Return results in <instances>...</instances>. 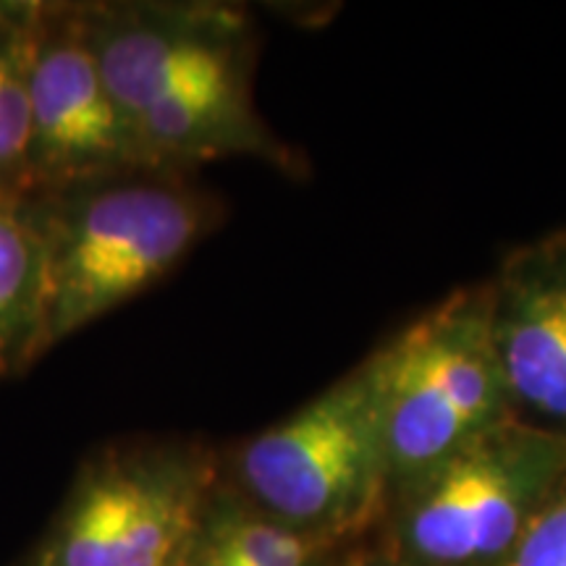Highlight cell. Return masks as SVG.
Instances as JSON below:
<instances>
[{
  "label": "cell",
  "instance_id": "8",
  "mask_svg": "<svg viewBox=\"0 0 566 566\" xmlns=\"http://www.w3.org/2000/svg\"><path fill=\"white\" fill-rule=\"evenodd\" d=\"M483 286L514 415L566 433V226L512 247Z\"/></svg>",
  "mask_w": 566,
  "mask_h": 566
},
{
  "label": "cell",
  "instance_id": "10",
  "mask_svg": "<svg viewBox=\"0 0 566 566\" xmlns=\"http://www.w3.org/2000/svg\"><path fill=\"white\" fill-rule=\"evenodd\" d=\"M202 537L233 566H349L363 548H344L296 533L252 509L221 478L205 512Z\"/></svg>",
  "mask_w": 566,
  "mask_h": 566
},
{
  "label": "cell",
  "instance_id": "11",
  "mask_svg": "<svg viewBox=\"0 0 566 566\" xmlns=\"http://www.w3.org/2000/svg\"><path fill=\"white\" fill-rule=\"evenodd\" d=\"M42 0H0V197L30 200V87Z\"/></svg>",
  "mask_w": 566,
  "mask_h": 566
},
{
  "label": "cell",
  "instance_id": "9",
  "mask_svg": "<svg viewBox=\"0 0 566 566\" xmlns=\"http://www.w3.org/2000/svg\"><path fill=\"white\" fill-rule=\"evenodd\" d=\"M45 242L30 200L0 197V378H17L48 349Z\"/></svg>",
  "mask_w": 566,
  "mask_h": 566
},
{
  "label": "cell",
  "instance_id": "3",
  "mask_svg": "<svg viewBox=\"0 0 566 566\" xmlns=\"http://www.w3.org/2000/svg\"><path fill=\"white\" fill-rule=\"evenodd\" d=\"M218 472L296 533L367 546L391 499L373 352L289 417L218 451Z\"/></svg>",
  "mask_w": 566,
  "mask_h": 566
},
{
  "label": "cell",
  "instance_id": "1",
  "mask_svg": "<svg viewBox=\"0 0 566 566\" xmlns=\"http://www.w3.org/2000/svg\"><path fill=\"white\" fill-rule=\"evenodd\" d=\"M113 103L150 171L192 174L252 158L302 176L304 158L254 105L258 32L247 11L210 0L82 3Z\"/></svg>",
  "mask_w": 566,
  "mask_h": 566
},
{
  "label": "cell",
  "instance_id": "6",
  "mask_svg": "<svg viewBox=\"0 0 566 566\" xmlns=\"http://www.w3.org/2000/svg\"><path fill=\"white\" fill-rule=\"evenodd\" d=\"M391 493L512 420L485 286H462L373 352Z\"/></svg>",
  "mask_w": 566,
  "mask_h": 566
},
{
  "label": "cell",
  "instance_id": "7",
  "mask_svg": "<svg viewBox=\"0 0 566 566\" xmlns=\"http://www.w3.org/2000/svg\"><path fill=\"white\" fill-rule=\"evenodd\" d=\"M150 171L105 87L82 3L42 0L30 87V200Z\"/></svg>",
  "mask_w": 566,
  "mask_h": 566
},
{
  "label": "cell",
  "instance_id": "2",
  "mask_svg": "<svg viewBox=\"0 0 566 566\" xmlns=\"http://www.w3.org/2000/svg\"><path fill=\"white\" fill-rule=\"evenodd\" d=\"M45 242L48 349L171 275L223 221L189 174L129 171L30 200Z\"/></svg>",
  "mask_w": 566,
  "mask_h": 566
},
{
  "label": "cell",
  "instance_id": "5",
  "mask_svg": "<svg viewBox=\"0 0 566 566\" xmlns=\"http://www.w3.org/2000/svg\"><path fill=\"white\" fill-rule=\"evenodd\" d=\"M566 470V433L495 424L396 488L370 546L401 566H501Z\"/></svg>",
  "mask_w": 566,
  "mask_h": 566
},
{
  "label": "cell",
  "instance_id": "14",
  "mask_svg": "<svg viewBox=\"0 0 566 566\" xmlns=\"http://www.w3.org/2000/svg\"><path fill=\"white\" fill-rule=\"evenodd\" d=\"M349 566H401V564L391 562V558L378 554V551H373L370 546H363L357 551V556H354V562Z\"/></svg>",
  "mask_w": 566,
  "mask_h": 566
},
{
  "label": "cell",
  "instance_id": "13",
  "mask_svg": "<svg viewBox=\"0 0 566 566\" xmlns=\"http://www.w3.org/2000/svg\"><path fill=\"white\" fill-rule=\"evenodd\" d=\"M187 566H233V564L221 554V551L212 546V543H208L200 535V543H197L195 554H192V558H189Z\"/></svg>",
  "mask_w": 566,
  "mask_h": 566
},
{
  "label": "cell",
  "instance_id": "12",
  "mask_svg": "<svg viewBox=\"0 0 566 566\" xmlns=\"http://www.w3.org/2000/svg\"><path fill=\"white\" fill-rule=\"evenodd\" d=\"M501 566H566V470Z\"/></svg>",
  "mask_w": 566,
  "mask_h": 566
},
{
  "label": "cell",
  "instance_id": "4",
  "mask_svg": "<svg viewBox=\"0 0 566 566\" xmlns=\"http://www.w3.org/2000/svg\"><path fill=\"white\" fill-rule=\"evenodd\" d=\"M218 478V449L197 438L105 443L19 566H187Z\"/></svg>",
  "mask_w": 566,
  "mask_h": 566
}]
</instances>
